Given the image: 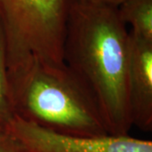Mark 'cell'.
Instances as JSON below:
<instances>
[{
    "instance_id": "obj_9",
    "label": "cell",
    "mask_w": 152,
    "mask_h": 152,
    "mask_svg": "<svg viewBox=\"0 0 152 152\" xmlns=\"http://www.w3.org/2000/svg\"><path fill=\"white\" fill-rule=\"evenodd\" d=\"M79 1L85 2V3H90V4H96L118 7L121 4V3L124 0H79Z\"/></svg>"
},
{
    "instance_id": "obj_8",
    "label": "cell",
    "mask_w": 152,
    "mask_h": 152,
    "mask_svg": "<svg viewBox=\"0 0 152 152\" xmlns=\"http://www.w3.org/2000/svg\"><path fill=\"white\" fill-rule=\"evenodd\" d=\"M0 152H26L4 125H0Z\"/></svg>"
},
{
    "instance_id": "obj_6",
    "label": "cell",
    "mask_w": 152,
    "mask_h": 152,
    "mask_svg": "<svg viewBox=\"0 0 152 152\" xmlns=\"http://www.w3.org/2000/svg\"><path fill=\"white\" fill-rule=\"evenodd\" d=\"M118 12L121 20L131 26V32L152 41V0H124Z\"/></svg>"
},
{
    "instance_id": "obj_2",
    "label": "cell",
    "mask_w": 152,
    "mask_h": 152,
    "mask_svg": "<svg viewBox=\"0 0 152 152\" xmlns=\"http://www.w3.org/2000/svg\"><path fill=\"white\" fill-rule=\"evenodd\" d=\"M8 83L13 114L22 119L64 134H109L92 94L65 64L33 62Z\"/></svg>"
},
{
    "instance_id": "obj_4",
    "label": "cell",
    "mask_w": 152,
    "mask_h": 152,
    "mask_svg": "<svg viewBox=\"0 0 152 152\" xmlns=\"http://www.w3.org/2000/svg\"><path fill=\"white\" fill-rule=\"evenodd\" d=\"M4 126L26 152H152L151 140L129 134H64L47 129L15 115Z\"/></svg>"
},
{
    "instance_id": "obj_7",
    "label": "cell",
    "mask_w": 152,
    "mask_h": 152,
    "mask_svg": "<svg viewBox=\"0 0 152 152\" xmlns=\"http://www.w3.org/2000/svg\"><path fill=\"white\" fill-rule=\"evenodd\" d=\"M13 116L9 97L5 41L0 23V125L6 124Z\"/></svg>"
},
{
    "instance_id": "obj_1",
    "label": "cell",
    "mask_w": 152,
    "mask_h": 152,
    "mask_svg": "<svg viewBox=\"0 0 152 152\" xmlns=\"http://www.w3.org/2000/svg\"><path fill=\"white\" fill-rule=\"evenodd\" d=\"M64 62L92 94L109 134H129V34L118 7L75 0L67 23Z\"/></svg>"
},
{
    "instance_id": "obj_3",
    "label": "cell",
    "mask_w": 152,
    "mask_h": 152,
    "mask_svg": "<svg viewBox=\"0 0 152 152\" xmlns=\"http://www.w3.org/2000/svg\"><path fill=\"white\" fill-rule=\"evenodd\" d=\"M75 0H0L8 74L33 62L64 64L68 19Z\"/></svg>"
},
{
    "instance_id": "obj_5",
    "label": "cell",
    "mask_w": 152,
    "mask_h": 152,
    "mask_svg": "<svg viewBox=\"0 0 152 152\" xmlns=\"http://www.w3.org/2000/svg\"><path fill=\"white\" fill-rule=\"evenodd\" d=\"M129 34V96L133 126L152 129V41Z\"/></svg>"
}]
</instances>
